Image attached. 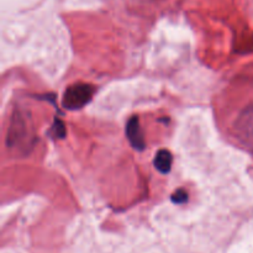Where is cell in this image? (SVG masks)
Masks as SVG:
<instances>
[{"label":"cell","mask_w":253,"mask_h":253,"mask_svg":"<svg viewBox=\"0 0 253 253\" xmlns=\"http://www.w3.org/2000/svg\"><path fill=\"white\" fill-rule=\"evenodd\" d=\"M34 135L31 132V126L29 125V119L25 118L21 113H15L11 118L6 137V146L9 148H25L29 151Z\"/></svg>","instance_id":"cell-1"},{"label":"cell","mask_w":253,"mask_h":253,"mask_svg":"<svg viewBox=\"0 0 253 253\" xmlns=\"http://www.w3.org/2000/svg\"><path fill=\"white\" fill-rule=\"evenodd\" d=\"M94 91H95V88L90 84H73V85L68 86L64 91L62 106L67 110H79L91 100Z\"/></svg>","instance_id":"cell-2"},{"label":"cell","mask_w":253,"mask_h":253,"mask_svg":"<svg viewBox=\"0 0 253 253\" xmlns=\"http://www.w3.org/2000/svg\"><path fill=\"white\" fill-rule=\"evenodd\" d=\"M240 138L245 145L253 151V106H250L244 111L237 124Z\"/></svg>","instance_id":"cell-3"},{"label":"cell","mask_w":253,"mask_h":253,"mask_svg":"<svg viewBox=\"0 0 253 253\" xmlns=\"http://www.w3.org/2000/svg\"><path fill=\"white\" fill-rule=\"evenodd\" d=\"M126 137H127L132 148H135L136 151L145 150V136H143V131L141 128L140 120H138L137 116H132L126 124Z\"/></svg>","instance_id":"cell-4"},{"label":"cell","mask_w":253,"mask_h":253,"mask_svg":"<svg viewBox=\"0 0 253 253\" xmlns=\"http://www.w3.org/2000/svg\"><path fill=\"white\" fill-rule=\"evenodd\" d=\"M172 162L173 157L170 155L169 151L167 150H160L156 153V157L153 163H155L156 169L158 170L162 174H168L170 172V168H172Z\"/></svg>","instance_id":"cell-5"},{"label":"cell","mask_w":253,"mask_h":253,"mask_svg":"<svg viewBox=\"0 0 253 253\" xmlns=\"http://www.w3.org/2000/svg\"><path fill=\"white\" fill-rule=\"evenodd\" d=\"M49 133H51L54 138H64V136H66V127H64V124L61 119H54L53 125H52Z\"/></svg>","instance_id":"cell-6"},{"label":"cell","mask_w":253,"mask_h":253,"mask_svg":"<svg viewBox=\"0 0 253 253\" xmlns=\"http://www.w3.org/2000/svg\"><path fill=\"white\" fill-rule=\"evenodd\" d=\"M170 200H172L174 204H179V205L184 204V203H187L188 200L187 192H185L184 189L175 190V192L172 194V197H170Z\"/></svg>","instance_id":"cell-7"}]
</instances>
